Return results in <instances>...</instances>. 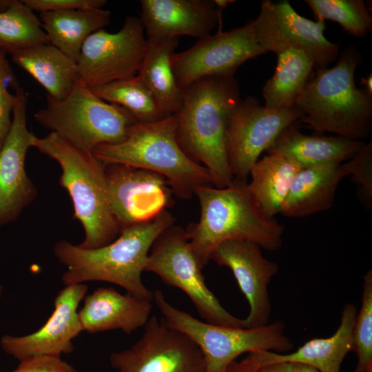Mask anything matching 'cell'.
<instances>
[{"instance_id": "obj_1", "label": "cell", "mask_w": 372, "mask_h": 372, "mask_svg": "<svg viewBox=\"0 0 372 372\" xmlns=\"http://www.w3.org/2000/svg\"><path fill=\"white\" fill-rule=\"evenodd\" d=\"M182 90L181 105L176 113L177 141L190 158L203 164L213 186H229L234 178L227 160V130L241 101L238 82L234 74L209 76Z\"/></svg>"}, {"instance_id": "obj_2", "label": "cell", "mask_w": 372, "mask_h": 372, "mask_svg": "<svg viewBox=\"0 0 372 372\" xmlns=\"http://www.w3.org/2000/svg\"><path fill=\"white\" fill-rule=\"evenodd\" d=\"M168 209L154 219L128 227L110 243L84 249L66 240L56 242L53 251L65 267L61 280L66 285L88 281L117 285L136 297L153 300L154 291L142 280L151 247L158 236L174 225Z\"/></svg>"}, {"instance_id": "obj_3", "label": "cell", "mask_w": 372, "mask_h": 372, "mask_svg": "<svg viewBox=\"0 0 372 372\" xmlns=\"http://www.w3.org/2000/svg\"><path fill=\"white\" fill-rule=\"evenodd\" d=\"M194 195L200 203V218L185 229L203 269L213 251L225 240H250L269 251L282 247V226L260 210L249 190L248 182L234 179L223 188L201 186L195 189Z\"/></svg>"}, {"instance_id": "obj_4", "label": "cell", "mask_w": 372, "mask_h": 372, "mask_svg": "<svg viewBox=\"0 0 372 372\" xmlns=\"http://www.w3.org/2000/svg\"><path fill=\"white\" fill-rule=\"evenodd\" d=\"M362 56L353 46L342 52L336 64L316 69L305 84L294 107L298 121L320 132L362 141L372 127V97L355 83V72Z\"/></svg>"}, {"instance_id": "obj_5", "label": "cell", "mask_w": 372, "mask_h": 372, "mask_svg": "<svg viewBox=\"0 0 372 372\" xmlns=\"http://www.w3.org/2000/svg\"><path fill=\"white\" fill-rule=\"evenodd\" d=\"M31 147L55 160L61 168L59 184L71 198L73 218L84 230L79 247L95 249L114 240L122 230L110 208L105 163L53 132L41 138L33 134Z\"/></svg>"}, {"instance_id": "obj_6", "label": "cell", "mask_w": 372, "mask_h": 372, "mask_svg": "<svg viewBox=\"0 0 372 372\" xmlns=\"http://www.w3.org/2000/svg\"><path fill=\"white\" fill-rule=\"evenodd\" d=\"M176 127V114L153 123H136L125 141L99 145L92 153L105 164H125L159 174L175 196L189 199L197 187L213 185L206 167L180 147Z\"/></svg>"}, {"instance_id": "obj_7", "label": "cell", "mask_w": 372, "mask_h": 372, "mask_svg": "<svg viewBox=\"0 0 372 372\" xmlns=\"http://www.w3.org/2000/svg\"><path fill=\"white\" fill-rule=\"evenodd\" d=\"M34 118L42 127L89 152L101 145L123 142L137 123L128 110L99 98L78 78L63 100L47 96L46 105Z\"/></svg>"}, {"instance_id": "obj_8", "label": "cell", "mask_w": 372, "mask_h": 372, "mask_svg": "<svg viewBox=\"0 0 372 372\" xmlns=\"http://www.w3.org/2000/svg\"><path fill=\"white\" fill-rule=\"evenodd\" d=\"M153 300L166 324L187 335L200 348L205 372H221L245 353L270 351L280 353L293 347L281 320L251 329L229 327L201 321L176 308L161 290L154 291Z\"/></svg>"}, {"instance_id": "obj_9", "label": "cell", "mask_w": 372, "mask_h": 372, "mask_svg": "<svg viewBox=\"0 0 372 372\" xmlns=\"http://www.w3.org/2000/svg\"><path fill=\"white\" fill-rule=\"evenodd\" d=\"M202 271L185 229L175 225L164 230L155 240L145 269L158 276L166 285L183 291L205 322L245 328L244 319L228 312L208 289Z\"/></svg>"}, {"instance_id": "obj_10", "label": "cell", "mask_w": 372, "mask_h": 372, "mask_svg": "<svg viewBox=\"0 0 372 372\" xmlns=\"http://www.w3.org/2000/svg\"><path fill=\"white\" fill-rule=\"evenodd\" d=\"M147 39L140 18L128 16L116 33L99 30L85 41L76 61L77 78L89 87L136 76Z\"/></svg>"}, {"instance_id": "obj_11", "label": "cell", "mask_w": 372, "mask_h": 372, "mask_svg": "<svg viewBox=\"0 0 372 372\" xmlns=\"http://www.w3.org/2000/svg\"><path fill=\"white\" fill-rule=\"evenodd\" d=\"M300 117L294 106L270 109L253 96L241 99L231 113L227 130V155L234 178L248 182L251 168L261 153Z\"/></svg>"}, {"instance_id": "obj_12", "label": "cell", "mask_w": 372, "mask_h": 372, "mask_svg": "<svg viewBox=\"0 0 372 372\" xmlns=\"http://www.w3.org/2000/svg\"><path fill=\"white\" fill-rule=\"evenodd\" d=\"M144 327L131 347L110 354L117 372H205L203 353L187 335L155 316Z\"/></svg>"}, {"instance_id": "obj_13", "label": "cell", "mask_w": 372, "mask_h": 372, "mask_svg": "<svg viewBox=\"0 0 372 372\" xmlns=\"http://www.w3.org/2000/svg\"><path fill=\"white\" fill-rule=\"evenodd\" d=\"M264 53L254 23L250 21L242 27L200 39L187 50L174 52L171 63L177 85L183 90L203 77L234 74L246 61Z\"/></svg>"}, {"instance_id": "obj_14", "label": "cell", "mask_w": 372, "mask_h": 372, "mask_svg": "<svg viewBox=\"0 0 372 372\" xmlns=\"http://www.w3.org/2000/svg\"><path fill=\"white\" fill-rule=\"evenodd\" d=\"M253 23L258 41L265 53L301 50L310 56L316 69L326 68L338 58L340 43L326 39L324 21H313L301 17L287 1H262Z\"/></svg>"}, {"instance_id": "obj_15", "label": "cell", "mask_w": 372, "mask_h": 372, "mask_svg": "<svg viewBox=\"0 0 372 372\" xmlns=\"http://www.w3.org/2000/svg\"><path fill=\"white\" fill-rule=\"evenodd\" d=\"M105 165L110 208L121 230L174 206L173 191L163 176L125 164Z\"/></svg>"}, {"instance_id": "obj_16", "label": "cell", "mask_w": 372, "mask_h": 372, "mask_svg": "<svg viewBox=\"0 0 372 372\" xmlns=\"http://www.w3.org/2000/svg\"><path fill=\"white\" fill-rule=\"evenodd\" d=\"M14 92L11 127L0 148V227L15 221L37 197L25 167L33 136L27 126L28 96L21 86Z\"/></svg>"}, {"instance_id": "obj_17", "label": "cell", "mask_w": 372, "mask_h": 372, "mask_svg": "<svg viewBox=\"0 0 372 372\" xmlns=\"http://www.w3.org/2000/svg\"><path fill=\"white\" fill-rule=\"evenodd\" d=\"M210 260L231 269L247 300L249 312L244 319L245 328L268 324L271 306L267 287L278 271V264L263 256L259 245L242 239L223 242L213 251Z\"/></svg>"}, {"instance_id": "obj_18", "label": "cell", "mask_w": 372, "mask_h": 372, "mask_svg": "<svg viewBox=\"0 0 372 372\" xmlns=\"http://www.w3.org/2000/svg\"><path fill=\"white\" fill-rule=\"evenodd\" d=\"M87 291L84 283L66 285L56 296L54 311L43 326L23 336L3 335L2 349L20 361L33 356L61 357L72 353V340L83 331L77 309Z\"/></svg>"}, {"instance_id": "obj_19", "label": "cell", "mask_w": 372, "mask_h": 372, "mask_svg": "<svg viewBox=\"0 0 372 372\" xmlns=\"http://www.w3.org/2000/svg\"><path fill=\"white\" fill-rule=\"evenodd\" d=\"M141 21L148 38L173 39L210 35L220 21L211 0H141Z\"/></svg>"}, {"instance_id": "obj_20", "label": "cell", "mask_w": 372, "mask_h": 372, "mask_svg": "<svg viewBox=\"0 0 372 372\" xmlns=\"http://www.w3.org/2000/svg\"><path fill=\"white\" fill-rule=\"evenodd\" d=\"M152 308L150 300L100 287L85 296L78 313L83 331L88 333L121 329L130 334L146 324Z\"/></svg>"}, {"instance_id": "obj_21", "label": "cell", "mask_w": 372, "mask_h": 372, "mask_svg": "<svg viewBox=\"0 0 372 372\" xmlns=\"http://www.w3.org/2000/svg\"><path fill=\"white\" fill-rule=\"evenodd\" d=\"M340 136H325L302 134L296 123L284 129L266 151L288 158L301 168L340 164L355 156L365 145Z\"/></svg>"}, {"instance_id": "obj_22", "label": "cell", "mask_w": 372, "mask_h": 372, "mask_svg": "<svg viewBox=\"0 0 372 372\" xmlns=\"http://www.w3.org/2000/svg\"><path fill=\"white\" fill-rule=\"evenodd\" d=\"M356 313L355 306L347 304L342 310L339 327L331 336L310 340L292 353L255 352L256 358L262 367L293 362L313 367L318 372H340L343 360L353 349L352 333Z\"/></svg>"}, {"instance_id": "obj_23", "label": "cell", "mask_w": 372, "mask_h": 372, "mask_svg": "<svg viewBox=\"0 0 372 372\" xmlns=\"http://www.w3.org/2000/svg\"><path fill=\"white\" fill-rule=\"evenodd\" d=\"M346 176L344 163L301 168L292 181L280 214L301 218L331 208L338 184Z\"/></svg>"}, {"instance_id": "obj_24", "label": "cell", "mask_w": 372, "mask_h": 372, "mask_svg": "<svg viewBox=\"0 0 372 372\" xmlns=\"http://www.w3.org/2000/svg\"><path fill=\"white\" fill-rule=\"evenodd\" d=\"M11 57L55 100L65 99L76 83V63L50 43L32 46Z\"/></svg>"}, {"instance_id": "obj_25", "label": "cell", "mask_w": 372, "mask_h": 372, "mask_svg": "<svg viewBox=\"0 0 372 372\" xmlns=\"http://www.w3.org/2000/svg\"><path fill=\"white\" fill-rule=\"evenodd\" d=\"M42 28L50 44L76 63L85 41L110 21L106 10H70L42 12L39 14Z\"/></svg>"}, {"instance_id": "obj_26", "label": "cell", "mask_w": 372, "mask_h": 372, "mask_svg": "<svg viewBox=\"0 0 372 372\" xmlns=\"http://www.w3.org/2000/svg\"><path fill=\"white\" fill-rule=\"evenodd\" d=\"M178 41V38H148L137 74L153 94L166 116L178 111L183 99V90L177 85L171 63Z\"/></svg>"}, {"instance_id": "obj_27", "label": "cell", "mask_w": 372, "mask_h": 372, "mask_svg": "<svg viewBox=\"0 0 372 372\" xmlns=\"http://www.w3.org/2000/svg\"><path fill=\"white\" fill-rule=\"evenodd\" d=\"M301 167L278 153L258 159L249 172V190L260 210L268 217L280 214L292 181Z\"/></svg>"}, {"instance_id": "obj_28", "label": "cell", "mask_w": 372, "mask_h": 372, "mask_svg": "<svg viewBox=\"0 0 372 372\" xmlns=\"http://www.w3.org/2000/svg\"><path fill=\"white\" fill-rule=\"evenodd\" d=\"M277 56L275 72L262 89L265 106L270 109L291 107L309 81L314 64L307 53L298 49H287Z\"/></svg>"}, {"instance_id": "obj_29", "label": "cell", "mask_w": 372, "mask_h": 372, "mask_svg": "<svg viewBox=\"0 0 372 372\" xmlns=\"http://www.w3.org/2000/svg\"><path fill=\"white\" fill-rule=\"evenodd\" d=\"M90 88L102 100L128 110L137 123H153L166 117L153 94L138 75Z\"/></svg>"}, {"instance_id": "obj_30", "label": "cell", "mask_w": 372, "mask_h": 372, "mask_svg": "<svg viewBox=\"0 0 372 372\" xmlns=\"http://www.w3.org/2000/svg\"><path fill=\"white\" fill-rule=\"evenodd\" d=\"M49 43L39 18L22 0H12L6 10L0 12V51L12 56Z\"/></svg>"}, {"instance_id": "obj_31", "label": "cell", "mask_w": 372, "mask_h": 372, "mask_svg": "<svg viewBox=\"0 0 372 372\" xmlns=\"http://www.w3.org/2000/svg\"><path fill=\"white\" fill-rule=\"evenodd\" d=\"M318 20H331L356 37L372 30V17L362 0H305Z\"/></svg>"}, {"instance_id": "obj_32", "label": "cell", "mask_w": 372, "mask_h": 372, "mask_svg": "<svg viewBox=\"0 0 372 372\" xmlns=\"http://www.w3.org/2000/svg\"><path fill=\"white\" fill-rule=\"evenodd\" d=\"M358 364L353 372H372V271L363 278L362 305L356 313L352 333Z\"/></svg>"}, {"instance_id": "obj_33", "label": "cell", "mask_w": 372, "mask_h": 372, "mask_svg": "<svg viewBox=\"0 0 372 372\" xmlns=\"http://www.w3.org/2000/svg\"><path fill=\"white\" fill-rule=\"evenodd\" d=\"M6 54L0 51V148L11 127V114L17 96L10 92L9 87L15 90L19 87Z\"/></svg>"}, {"instance_id": "obj_34", "label": "cell", "mask_w": 372, "mask_h": 372, "mask_svg": "<svg viewBox=\"0 0 372 372\" xmlns=\"http://www.w3.org/2000/svg\"><path fill=\"white\" fill-rule=\"evenodd\" d=\"M348 175L354 176L359 185L358 196L366 207L372 204V143L370 142L344 163Z\"/></svg>"}, {"instance_id": "obj_35", "label": "cell", "mask_w": 372, "mask_h": 372, "mask_svg": "<svg viewBox=\"0 0 372 372\" xmlns=\"http://www.w3.org/2000/svg\"><path fill=\"white\" fill-rule=\"evenodd\" d=\"M32 11L47 12L70 10L101 9L105 0H22Z\"/></svg>"}, {"instance_id": "obj_36", "label": "cell", "mask_w": 372, "mask_h": 372, "mask_svg": "<svg viewBox=\"0 0 372 372\" xmlns=\"http://www.w3.org/2000/svg\"><path fill=\"white\" fill-rule=\"evenodd\" d=\"M20 362L19 366L11 372H78L61 357L38 355Z\"/></svg>"}, {"instance_id": "obj_37", "label": "cell", "mask_w": 372, "mask_h": 372, "mask_svg": "<svg viewBox=\"0 0 372 372\" xmlns=\"http://www.w3.org/2000/svg\"><path fill=\"white\" fill-rule=\"evenodd\" d=\"M261 369L255 353H250L239 361L231 362L221 372H261Z\"/></svg>"}, {"instance_id": "obj_38", "label": "cell", "mask_w": 372, "mask_h": 372, "mask_svg": "<svg viewBox=\"0 0 372 372\" xmlns=\"http://www.w3.org/2000/svg\"><path fill=\"white\" fill-rule=\"evenodd\" d=\"M261 372H318L316 369L304 364L283 362L262 367Z\"/></svg>"}, {"instance_id": "obj_39", "label": "cell", "mask_w": 372, "mask_h": 372, "mask_svg": "<svg viewBox=\"0 0 372 372\" xmlns=\"http://www.w3.org/2000/svg\"><path fill=\"white\" fill-rule=\"evenodd\" d=\"M362 84L365 86L364 90L370 95H372V75L370 74L366 78L361 79Z\"/></svg>"}, {"instance_id": "obj_40", "label": "cell", "mask_w": 372, "mask_h": 372, "mask_svg": "<svg viewBox=\"0 0 372 372\" xmlns=\"http://www.w3.org/2000/svg\"><path fill=\"white\" fill-rule=\"evenodd\" d=\"M216 6L218 9H223L226 8L229 4L235 2L232 0H214Z\"/></svg>"}, {"instance_id": "obj_41", "label": "cell", "mask_w": 372, "mask_h": 372, "mask_svg": "<svg viewBox=\"0 0 372 372\" xmlns=\"http://www.w3.org/2000/svg\"><path fill=\"white\" fill-rule=\"evenodd\" d=\"M12 2V0H0V12L6 10Z\"/></svg>"}, {"instance_id": "obj_42", "label": "cell", "mask_w": 372, "mask_h": 372, "mask_svg": "<svg viewBox=\"0 0 372 372\" xmlns=\"http://www.w3.org/2000/svg\"><path fill=\"white\" fill-rule=\"evenodd\" d=\"M1 295H2V287L0 285V298L1 297Z\"/></svg>"}]
</instances>
